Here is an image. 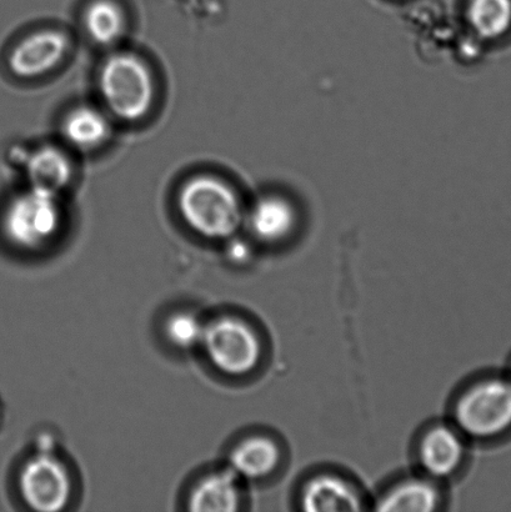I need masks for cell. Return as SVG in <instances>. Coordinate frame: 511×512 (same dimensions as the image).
Listing matches in <instances>:
<instances>
[{"label":"cell","mask_w":511,"mask_h":512,"mask_svg":"<svg viewBox=\"0 0 511 512\" xmlns=\"http://www.w3.org/2000/svg\"><path fill=\"white\" fill-rule=\"evenodd\" d=\"M177 207L185 225L210 240L233 238L244 219L238 194L214 175H195L187 180L179 189Z\"/></svg>","instance_id":"6da1fadb"},{"label":"cell","mask_w":511,"mask_h":512,"mask_svg":"<svg viewBox=\"0 0 511 512\" xmlns=\"http://www.w3.org/2000/svg\"><path fill=\"white\" fill-rule=\"evenodd\" d=\"M98 87L108 112L122 122L138 123L148 117L153 108V73L138 55H109L100 68Z\"/></svg>","instance_id":"7a4b0ae2"},{"label":"cell","mask_w":511,"mask_h":512,"mask_svg":"<svg viewBox=\"0 0 511 512\" xmlns=\"http://www.w3.org/2000/svg\"><path fill=\"white\" fill-rule=\"evenodd\" d=\"M63 225L59 194L29 187L10 200L2 215L4 237L28 252L48 247Z\"/></svg>","instance_id":"3957f363"},{"label":"cell","mask_w":511,"mask_h":512,"mask_svg":"<svg viewBox=\"0 0 511 512\" xmlns=\"http://www.w3.org/2000/svg\"><path fill=\"white\" fill-rule=\"evenodd\" d=\"M455 420L465 434L480 440L511 435V379L489 376L475 383L455 406Z\"/></svg>","instance_id":"277c9868"},{"label":"cell","mask_w":511,"mask_h":512,"mask_svg":"<svg viewBox=\"0 0 511 512\" xmlns=\"http://www.w3.org/2000/svg\"><path fill=\"white\" fill-rule=\"evenodd\" d=\"M200 346L214 368L232 376L252 373L262 358L258 334L234 316H222L205 324Z\"/></svg>","instance_id":"5b68a950"},{"label":"cell","mask_w":511,"mask_h":512,"mask_svg":"<svg viewBox=\"0 0 511 512\" xmlns=\"http://www.w3.org/2000/svg\"><path fill=\"white\" fill-rule=\"evenodd\" d=\"M19 490L30 509L58 512L69 503L72 480L62 461L50 451H40L23 465Z\"/></svg>","instance_id":"8992f818"},{"label":"cell","mask_w":511,"mask_h":512,"mask_svg":"<svg viewBox=\"0 0 511 512\" xmlns=\"http://www.w3.org/2000/svg\"><path fill=\"white\" fill-rule=\"evenodd\" d=\"M69 48L70 40L62 30H38L20 40L10 52V72L23 80L44 77L64 62Z\"/></svg>","instance_id":"52a82bcc"},{"label":"cell","mask_w":511,"mask_h":512,"mask_svg":"<svg viewBox=\"0 0 511 512\" xmlns=\"http://www.w3.org/2000/svg\"><path fill=\"white\" fill-rule=\"evenodd\" d=\"M464 444L460 436L447 426H437L425 434L420 445V461L434 478H447L462 465Z\"/></svg>","instance_id":"ba28073f"},{"label":"cell","mask_w":511,"mask_h":512,"mask_svg":"<svg viewBox=\"0 0 511 512\" xmlns=\"http://www.w3.org/2000/svg\"><path fill=\"white\" fill-rule=\"evenodd\" d=\"M250 232L263 243H279L292 234L297 225V213L287 199L270 195L260 199L250 212Z\"/></svg>","instance_id":"9c48e42d"},{"label":"cell","mask_w":511,"mask_h":512,"mask_svg":"<svg viewBox=\"0 0 511 512\" xmlns=\"http://www.w3.org/2000/svg\"><path fill=\"white\" fill-rule=\"evenodd\" d=\"M62 133L70 147L80 152H93L108 142L112 135V124L102 110L80 105L65 115Z\"/></svg>","instance_id":"30bf717a"},{"label":"cell","mask_w":511,"mask_h":512,"mask_svg":"<svg viewBox=\"0 0 511 512\" xmlns=\"http://www.w3.org/2000/svg\"><path fill=\"white\" fill-rule=\"evenodd\" d=\"M30 187L59 194L72 183L73 164L69 155L54 145L34 150L25 164Z\"/></svg>","instance_id":"8fae6325"},{"label":"cell","mask_w":511,"mask_h":512,"mask_svg":"<svg viewBox=\"0 0 511 512\" xmlns=\"http://www.w3.org/2000/svg\"><path fill=\"white\" fill-rule=\"evenodd\" d=\"M302 508L308 512L359 511L362 501L347 481L337 476L323 475L305 485Z\"/></svg>","instance_id":"7c38bea8"},{"label":"cell","mask_w":511,"mask_h":512,"mask_svg":"<svg viewBox=\"0 0 511 512\" xmlns=\"http://www.w3.org/2000/svg\"><path fill=\"white\" fill-rule=\"evenodd\" d=\"M279 463V446L265 436H253L242 441L230 454V470L238 478L248 480L267 478Z\"/></svg>","instance_id":"4fadbf2b"},{"label":"cell","mask_w":511,"mask_h":512,"mask_svg":"<svg viewBox=\"0 0 511 512\" xmlns=\"http://www.w3.org/2000/svg\"><path fill=\"white\" fill-rule=\"evenodd\" d=\"M238 476L232 470L205 476L195 486L189 498V510L194 512H233L239 509Z\"/></svg>","instance_id":"5bb4252c"},{"label":"cell","mask_w":511,"mask_h":512,"mask_svg":"<svg viewBox=\"0 0 511 512\" xmlns=\"http://www.w3.org/2000/svg\"><path fill=\"white\" fill-rule=\"evenodd\" d=\"M83 23L88 37L102 47L119 42L127 28L123 9L114 0H93L85 9Z\"/></svg>","instance_id":"9a60e30c"},{"label":"cell","mask_w":511,"mask_h":512,"mask_svg":"<svg viewBox=\"0 0 511 512\" xmlns=\"http://www.w3.org/2000/svg\"><path fill=\"white\" fill-rule=\"evenodd\" d=\"M439 494L429 481L410 479L394 486L378 501V511L429 512L437 509Z\"/></svg>","instance_id":"2e32d148"},{"label":"cell","mask_w":511,"mask_h":512,"mask_svg":"<svg viewBox=\"0 0 511 512\" xmlns=\"http://www.w3.org/2000/svg\"><path fill=\"white\" fill-rule=\"evenodd\" d=\"M468 15L480 37L502 38L511 29V0H470Z\"/></svg>","instance_id":"e0dca14e"},{"label":"cell","mask_w":511,"mask_h":512,"mask_svg":"<svg viewBox=\"0 0 511 512\" xmlns=\"http://www.w3.org/2000/svg\"><path fill=\"white\" fill-rule=\"evenodd\" d=\"M205 324L189 311H179L165 321L164 331L169 343L180 350H190L202 344Z\"/></svg>","instance_id":"ac0fdd59"},{"label":"cell","mask_w":511,"mask_h":512,"mask_svg":"<svg viewBox=\"0 0 511 512\" xmlns=\"http://www.w3.org/2000/svg\"><path fill=\"white\" fill-rule=\"evenodd\" d=\"M227 253L232 263L243 264L249 259L250 250L247 244L238 242V240H232L229 243Z\"/></svg>","instance_id":"d6986e66"},{"label":"cell","mask_w":511,"mask_h":512,"mask_svg":"<svg viewBox=\"0 0 511 512\" xmlns=\"http://www.w3.org/2000/svg\"><path fill=\"white\" fill-rule=\"evenodd\" d=\"M509 378L511 379V363H510V373H509Z\"/></svg>","instance_id":"ffe728a7"}]
</instances>
